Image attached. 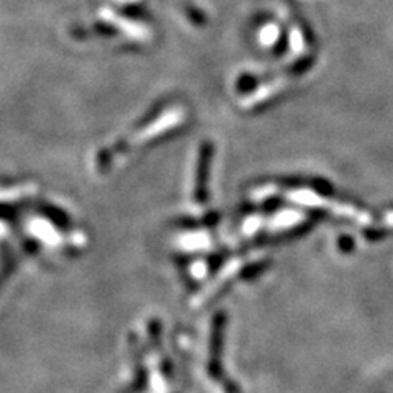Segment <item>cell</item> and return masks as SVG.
<instances>
[{"label":"cell","instance_id":"1","mask_svg":"<svg viewBox=\"0 0 393 393\" xmlns=\"http://www.w3.org/2000/svg\"><path fill=\"white\" fill-rule=\"evenodd\" d=\"M212 160V146L205 143L200 151V163H198V175H197V189L195 198L198 202L205 200V189H207V175H208V165Z\"/></svg>","mask_w":393,"mask_h":393}]
</instances>
